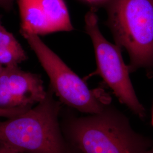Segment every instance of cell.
Instances as JSON below:
<instances>
[{
	"label": "cell",
	"mask_w": 153,
	"mask_h": 153,
	"mask_svg": "<svg viewBox=\"0 0 153 153\" xmlns=\"http://www.w3.org/2000/svg\"><path fill=\"white\" fill-rule=\"evenodd\" d=\"M30 108H14V109H3L0 108V117H5V118H11L13 117L16 116L23 112L26 111Z\"/></svg>",
	"instance_id": "cell-10"
},
{
	"label": "cell",
	"mask_w": 153,
	"mask_h": 153,
	"mask_svg": "<svg viewBox=\"0 0 153 153\" xmlns=\"http://www.w3.org/2000/svg\"><path fill=\"white\" fill-rule=\"evenodd\" d=\"M108 24L130 57L131 72L153 70V0H109Z\"/></svg>",
	"instance_id": "cell-3"
},
{
	"label": "cell",
	"mask_w": 153,
	"mask_h": 153,
	"mask_svg": "<svg viewBox=\"0 0 153 153\" xmlns=\"http://www.w3.org/2000/svg\"><path fill=\"white\" fill-rule=\"evenodd\" d=\"M2 25H1V16L0 15V26H1Z\"/></svg>",
	"instance_id": "cell-16"
},
{
	"label": "cell",
	"mask_w": 153,
	"mask_h": 153,
	"mask_svg": "<svg viewBox=\"0 0 153 153\" xmlns=\"http://www.w3.org/2000/svg\"><path fill=\"white\" fill-rule=\"evenodd\" d=\"M21 16L20 33L43 35L53 33L36 0H16Z\"/></svg>",
	"instance_id": "cell-7"
},
{
	"label": "cell",
	"mask_w": 153,
	"mask_h": 153,
	"mask_svg": "<svg viewBox=\"0 0 153 153\" xmlns=\"http://www.w3.org/2000/svg\"><path fill=\"white\" fill-rule=\"evenodd\" d=\"M152 125L153 126V115H152Z\"/></svg>",
	"instance_id": "cell-17"
},
{
	"label": "cell",
	"mask_w": 153,
	"mask_h": 153,
	"mask_svg": "<svg viewBox=\"0 0 153 153\" xmlns=\"http://www.w3.org/2000/svg\"><path fill=\"white\" fill-rule=\"evenodd\" d=\"M0 153H17L0 141Z\"/></svg>",
	"instance_id": "cell-12"
},
{
	"label": "cell",
	"mask_w": 153,
	"mask_h": 153,
	"mask_svg": "<svg viewBox=\"0 0 153 153\" xmlns=\"http://www.w3.org/2000/svg\"><path fill=\"white\" fill-rule=\"evenodd\" d=\"M88 2L90 3H94V4H96V3H98L100 2L103 1L104 0H86Z\"/></svg>",
	"instance_id": "cell-13"
},
{
	"label": "cell",
	"mask_w": 153,
	"mask_h": 153,
	"mask_svg": "<svg viewBox=\"0 0 153 153\" xmlns=\"http://www.w3.org/2000/svg\"><path fill=\"white\" fill-rule=\"evenodd\" d=\"M50 80L49 87L61 102L88 114L102 112L108 105L107 99L97 90L90 89L86 83L66 65L35 34L21 33Z\"/></svg>",
	"instance_id": "cell-4"
},
{
	"label": "cell",
	"mask_w": 153,
	"mask_h": 153,
	"mask_svg": "<svg viewBox=\"0 0 153 153\" xmlns=\"http://www.w3.org/2000/svg\"><path fill=\"white\" fill-rule=\"evenodd\" d=\"M61 129L73 153H145L153 141L135 131L126 115L108 105L87 116H67Z\"/></svg>",
	"instance_id": "cell-1"
},
{
	"label": "cell",
	"mask_w": 153,
	"mask_h": 153,
	"mask_svg": "<svg viewBox=\"0 0 153 153\" xmlns=\"http://www.w3.org/2000/svg\"><path fill=\"white\" fill-rule=\"evenodd\" d=\"M85 27L94 47L97 73L122 104L141 119L144 118L145 109L134 91L130 71L122 58L120 48L104 38L99 30L97 16L93 12H89L85 17Z\"/></svg>",
	"instance_id": "cell-5"
},
{
	"label": "cell",
	"mask_w": 153,
	"mask_h": 153,
	"mask_svg": "<svg viewBox=\"0 0 153 153\" xmlns=\"http://www.w3.org/2000/svg\"><path fill=\"white\" fill-rule=\"evenodd\" d=\"M27 56L12 33L0 26V64L5 66L18 65L26 60Z\"/></svg>",
	"instance_id": "cell-9"
},
{
	"label": "cell",
	"mask_w": 153,
	"mask_h": 153,
	"mask_svg": "<svg viewBox=\"0 0 153 153\" xmlns=\"http://www.w3.org/2000/svg\"><path fill=\"white\" fill-rule=\"evenodd\" d=\"M4 67H5V66H3V65H1V64H0V75L1 74L2 72L3 71Z\"/></svg>",
	"instance_id": "cell-15"
},
{
	"label": "cell",
	"mask_w": 153,
	"mask_h": 153,
	"mask_svg": "<svg viewBox=\"0 0 153 153\" xmlns=\"http://www.w3.org/2000/svg\"><path fill=\"white\" fill-rule=\"evenodd\" d=\"M15 0H0V8L6 11H10L13 9Z\"/></svg>",
	"instance_id": "cell-11"
},
{
	"label": "cell",
	"mask_w": 153,
	"mask_h": 153,
	"mask_svg": "<svg viewBox=\"0 0 153 153\" xmlns=\"http://www.w3.org/2000/svg\"><path fill=\"white\" fill-rule=\"evenodd\" d=\"M53 33L73 30L64 0H36Z\"/></svg>",
	"instance_id": "cell-8"
},
{
	"label": "cell",
	"mask_w": 153,
	"mask_h": 153,
	"mask_svg": "<svg viewBox=\"0 0 153 153\" xmlns=\"http://www.w3.org/2000/svg\"><path fill=\"white\" fill-rule=\"evenodd\" d=\"M54 95L49 86L36 106L0 121V141L17 153H73L62 131L61 103Z\"/></svg>",
	"instance_id": "cell-2"
},
{
	"label": "cell",
	"mask_w": 153,
	"mask_h": 153,
	"mask_svg": "<svg viewBox=\"0 0 153 153\" xmlns=\"http://www.w3.org/2000/svg\"><path fill=\"white\" fill-rule=\"evenodd\" d=\"M46 94L41 76L18 65L4 67L0 75V108H31Z\"/></svg>",
	"instance_id": "cell-6"
},
{
	"label": "cell",
	"mask_w": 153,
	"mask_h": 153,
	"mask_svg": "<svg viewBox=\"0 0 153 153\" xmlns=\"http://www.w3.org/2000/svg\"><path fill=\"white\" fill-rule=\"evenodd\" d=\"M145 153H153V144L152 146L148 149L147 151L145 152Z\"/></svg>",
	"instance_id": "cell-14"
}]
</instances>
